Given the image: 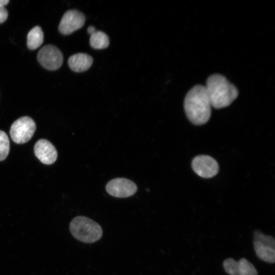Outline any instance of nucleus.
I'll list each match as a JSON object with an SVG mask.
<instances>
[{
	"label": "nucleus",
	"instance_id": "nucleus-1",
	"mask_svg": "<svg viewBox=\"0 0 275 275\" xmlns=\"http://www.w3.org/2000/svg\"><path fill=\"white\" fill-rule=\"evenodd\" d=\"M211 104L205 86L197 85L186 94L184 100V109L188 120L194 124L206 123L211 113Z\"/></svg>",
	"mask_w": 275,
	"mask_h": 275
},
{
	"label": "nucleus",
	"instance_id": "nucleus-2",
	"mask_svg": "<svg viewBox=\"0 0 275 275\" xmlns=\"http://www.w3.org/2000/svg\"><path fill=\"white\" fill-rule=\"evenodd\" d=\"M205 87L211 106L216 109L229 106L238 95L236 87L225 76L218 74L210 75Z\"/></svg>",
	"mask_w": 275,
	"mask_h": 275
},
{
	"label": "nucleus",
	"instance_id": "nucleus-3",
	"mask_svg": "<svg viewBox=\"0 0 275 275\" xmlns=\"http://www.w3.org/2000/svg\"><path fill=\"white\" fill-rule=\"evenodd\" d=\"M69 229L76 239L84 243H93L102 235L100 226L92 219L83 216L74 217L70 222Z\"/></svg>",
	"mask_w": 275,
	"mask_h": 275
},
{
	"label": "nucleus",
	"instance_id": "nucleus-4",
	"mask_svg": "<svg viewBox=\"0 0 275 275\" xmlns=\"http://www.w3.org/2000/svg\"><path fill=\"white\" fill-rule=\"evenodd\" d=\"M36 128L35 121L31 118L24 116L13 122L11 126L10 133L15 143L24 144L32 138Z\"/></svg>",
	"mask_w": 275,
	"mask_h": 275
},
{
	"label": "nucleus",
	"instance_id": "nucleus-5",
	"mask_svg": "<svg viewBox=\"0 0 275 275\" xmlns=\"http://www.w3.org/2000/svg\"><path fill=\"white\" fill-rule=\"evenodd\" d=\"M37 59L45 69L56 70L62 65L63 56L60 50L52 45H46L39 51Z\"/></svg>",
	"mask_w": 275,
	"mask_h": 275
},
{
	"label": "nucleus",
	"instance_id": "nucleus-6",
	"mask_svg": "<svg viewBox=\"0 0 275 275\" xmlns=\"http://www.w3.org/2000/svg\"><path fill=\"white\" fill-rule=\"evenodd\" d=\"M191 167L198 175L204 178L214 177L219 170L217 161L212 157L205 155L196 156L192 160Z\"/></svg>",
	"mask_w": 275,
	"mask_h": 275
},
{
	"label": "nucleus",
	"instance_id": "nucleus-7",
	"mask_svg": "<svg viewBox=\"0 0 275 275\" xmlns=\"http://www.w3.org/2000/svg\"><path fill=\"white\" fill-rule=\"evenodd\" d=\"M106 190L110 195L117 198H127L133 195L137 190L136 185L132 181L117 178L110 180L106 185Z\"/></svg>",
	"mask_w": 275,
	"mask_h": 275
},
{
	"label": "nucleus",
	"instance_id": "nucleus-8",
	"mask_svg": "<svg viewBox=\"0 0 275 275\" xmlns=\"http://www.w3.org/2000/svg\"><path fill=\"white\" fill-rule=\"evenodd\" d=\"M86 20L85 15L76 10H70L63 15L59 30L63 35H69L82 28Z\"/></svg>",
	"mask_w": 275,
	"mask_h": 275
},
{
	"label": "nucleus",
	"instance_id": "nucleus-9",
	"mask_svg": "<svg viewBox=\"0 0 275 275\" xmlns=\"http://www.w3.org/2000/svg\"><path fill=\"white\" fill-rule=\"evenodd\" d=\"M34 153L40 161L46 164H52L58 157V153L54 146L45 139H40L36 142L34 146Z\"/></svg>",
	"mask_w": 275,
	"mask_h": 275
},
{
	"label": "nucleus",
	"instance_id": "nucleus-10",
	"mask_svg": "<svg viewBox=\"0 0 275 275\" xmlns=\"http://www.w3.org/2000/svg\"><path fill=\"white\" fill-rule=\"evenodd\" d=\"M93 61L92 57L89 54L85 53H77L69 57L68 64L72 70L80 72L89 69Z\"/></svg>",
	"mask_w": 275,
	"mask_h": 275
},
{
	"label": "nucleus",
	"instance_id": "nucleus-11",
	"mask_svg": "<svg viewBox=\"0 0 275 275\" xmlns=\"http://www.w3.org/2000/svg\"><path fill=\"white\" fill-rule=\"evenodd\" d=\"M43 40L44 35L41 28L36 26L28 34L27 46L30 49H36L43 43Z\"/></svg>",
	"mask_w": 275,
	"mask_h": 275
},
{
	"label": "nucleus",
	"instance_id": "nucleus-12",
	"mask_svg": "<svg viewBox=\"0 0 275 275\" xmlns=\"http://www.w3.org/2000/svg\"><path fill=\"white\" fill-rule=\"evenodd\" d=\"M254 247L256 255L261 260L270 263L275 261V249L254 242Z\"/></svg>",
	"mask_w": 275,
	"mask_h": 275
},
{
	"label": "nucleus",
	"instance_id": "nucleus-13",
	"mask_svg": "<svg viewBox=\"0 0 275 275\" xmlns=\"http://www.w3.org/2000/svg\"><path fill=\"white\" fill-rule=\"evenodd\" d=\"M90 44L92 47L101 49L107 47L109 44L108 36L104 32L96 31L91 35Z\"/></svg>",
	"mask_w": 275,
	"mask_h": 275
},
{
	"label": "nucleus",
	"instance_id": "nucleus-14",
	"mask_svg": "<svg viewBox=\"0 0 275 275\" xmlns=\"http://www.w3.org/2000/svg\"><path fill=\"white\" fill-rule=\"evenodd\" d=\"M254 242L275 249L274 238L271 236L265 235L259 230H256L254 232Z\"/></svg>",
	"mask_w": 275,
	"mask_h": 275
},
{
	"label": "nucleus",
	"instance_id": "nucleus-15",
	"mask_svg": "<svg viewBox=\"0 0 275 275\" xmlns=\"http://www.w3.org/2000/svg\"><path fill=\"white\" fill-rule=\"evenodd\" d=\"M239 262V275H258L254 265L245 258H241Z\"/></svg>",
	"mask_w": 275,
	"mask_h": 275
},
{
	"label": "nucleus",
	"instance_id": "nucleus-16",
	"mask_svg": "<svg viewBox=\"0 0 275 275\" xmlns=\"http://www.w3.org/2000/svg\"><path fill=\"white\" fill-rule=\"evenodd\" d=\"M10 150V142L6 133L0 130V161L7 157Z\"/></svg>",
	"mask_w": 275,
	"mask_h": 275
},
{
	"label": "nucleus",
	"instance_id": "nucleus-17",
	"mask_svg": "<svg viewBox=\"0 0 275 275\" xmlns=\"http://www.w3.org/2000/svg\"><path fill=\"white\" fill-rule=\"evenodd\" d=\"M225 270L230 275H239V262L232 258H228L223 263Z\"/></svg>",
	"mask_w": 275,
	"mask_h": 275
},
{
	"label": "nucleus",
	"instance_id": "nucleus-18",
	"mask_svg": "<svg viewBox=\"0 0 275 275\" xmlns=\"http://www.w3.org/2000/svg\"><path fill=\"white\" fill-rule=\"evenodd\" d=\"M8 15V13L6 8L0 6V23L6 20Z\"/></svg>",
	"mask_w": 275,
	"mask_h": 275
},
{
	"label": "nucleus",
	"instance_id": "nucleus-19",
	"mask_svg": "<svg viewBox=\"0 0 275 275\" xmlns=\"http://www.w3.org/2000/svg\"><path fill=\"white\" fill-rule=\"evenodd\" d=\"M87 31L88 33L91 35L96 31V30L94 26L91 25L88 27Z\"/></svg>",
	"mask_w": 275,
	"mask_h": 275
},
{
	"label": "nucleus",
	"instance_id": "nucleus-20",
	"mask_svg": "<svg viewBox=\"0 0 275 275\" xmlns=\"http://www.w3.org/2000/svg\"><path fill=\"white\" fill-rule=\"evenodd\" d=\"M9 3V0H0V6L5 7Z\"/></svg>",
	"mask_w": 275,
	"mask_h": 275
}]
</instances>
